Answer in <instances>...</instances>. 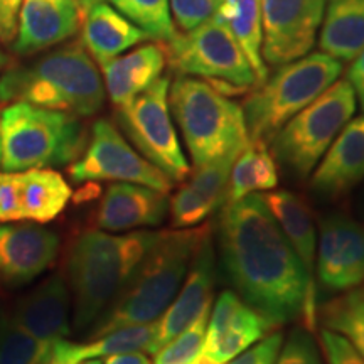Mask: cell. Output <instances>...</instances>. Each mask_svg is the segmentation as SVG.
I'll return each mask as SVG.
<instances>
[{"label": "cell", "instance_id": "obj_1", "mask_svg": "<svg viewBox=\"0 0 364 364\" xmlns=\"http://www.w3.org/2000/svg\"><path fill=\"white\" fill-rule=\"evenodd\" d=\"M218 245L230 284L268 324L304 317L312 329L316 289L263 196L248 194L223 206Z\"/></svg>", "mask_w": 364, "mask_h": 364}, {"label": "cell", "instance_id": "obj_2", "mask_svg": "<svg viewBox=\"0 0 364 364\" xmlns=\"http://www.w3.org/2000/svg\"><path fill=\"white\" fill-rule=\"evenodd\" d=\"M159 231L135 230L124 235L83 231L66 257V279L75 304V327L88 329L115 302L154 247Z\"/></svg>", "mask_w": 364, "mask_h": 364}, {"label": "cell", "instance_id": "obj_3", "mask_svg": "<svg viewBox=\"0 0 364 364\" xmlns=\"http://www.w3.org/2000/svg\"><path fill=\"white\" fill-rule=\"evenodd\" d=\"M0 102L91 117L102 110L105 85L97 65L81 43H70L0 75Z\"/></svg>", "mask_w": 364, "mask_h": 364}, {"label": "cell", "instance_id": "obj_4", "mask_svg": "<svg viewBox=\"0 0 364 364\" xmlns=\"http://www.w3.org/2000/svg\"><path fill=\"white\" fill-rule=\"evenodd\" d=\"M208 228L159 231L154 247L95 326L91 338L157 321L179 292Z\"/></svg>", "mask_w": 364, "mask_h": 364}, {"label": "cell", "instance_id": "obj_5", "mask_svg": "<svg viewBox=\"0 0 364 364\" xmlns=\"http://www.w3.org/2000/svg\"><path fill=\"white\" fill-rule=\"evenodd\" d=\"M0 166L6 172L73 164L86 147L85 127L73 113L14 102L0 112Z\"/></svg>", "mask_w": 364, "mask_h": 364}, {"label": "cell", "instance_id": "obj_6", "mask_svg": "<svg viewBox=\"0 0 364 364\" xmlns=\"http://www.w3.org/2000/svg\"><path fill=\"white\" fill-rule=\"evenodd\" d=\"M169 108L194 167L238 156L250 142L243 108L208 81L177 76L169 86Z\"/></svg>", "mask_w": 364, "mask_h": 364}, {"label": "cell", "instance_id": "obj_7", "mask_svg": "<svg viewBox=\"0 0 364 364\" xmlns=\"http://www.w3.org/2000/svg\"><path fill=\"white\" fill-rule=\"evenodd\" d=\"M343 73L339 59L314 53L277 68L272 78L255 86L243 103L250 140L270 142L294 115L334 85Z\"/></svg>", "mask_w": 364, "mask_h": 364}, {"label": "cell", "instance_id": "obj_8", "mask_svg": "<svg viewBox=\"0 0 364 364\" xmlns=\"http://www.w3.org/2000/svg\"><path fill=\"white\" fill-rule=\"evenodd\" d=\"M354 112L356 93L351 83L336 81L272 136L273 156L294 179H307Z\"/></svg>", "mask_w": 364, "mask_h": 364}, {"label": "cell", "instance_id": "obj_9", "mask_svg": "<svg viewBox=\"0 0 364 364\" xmlns=\"http://www.w3.org/2000/svg\"><path fill=\"white\" fill-rule=\"evenodd\" d=\"M164 48L172 71L208 81L225 97L243 95L258 86L247 54L215 17L188 33H176Z\"/></svg>", "mask_w": 364, "mask_h": 364}, {"label": "cell", "instance_id": "obj_10", "mask_svg": "<svg viewBox=\"0 0 364 364\" xmlns=\"http://www.w3.org/2000/svg\"><path fill=\"white\" fill-rule=\"evenodd\" d=\"M169 86V76H161L130 102L117 107V120L140 156L172 182H182L191 169L172 124Z\"/></svg>", "mask_w": 364, "mask_h": 364}, {"label": "cell", "instance_id": "obj_11", "mask_svg": "<svg viewBox=\"0 0 364 364\" xmlns=\"http://www.w3.org/2000/svg\"><path fill=\"white\" fill-rule=\"evenodd\" d=\"M70 177L73 182H132L166 194L174 186L164 172L132 149L124 135L107 118L95 122L83 156L71 164Z\"/></svg>", "mask_w": 364, "mask_h": 364}, {"label": "cell", "instance_id": "obj_12", "mask_svg": "<svg viewBox=\"0 0 364 364\" xmlns=\"http://www.w3.org/2000/svg\"><path fill=\"white\" fill-rule=\"evenodd\" d=\"M326 0H262V56L282 66L307 56L324 17Z\"/></svg>", "mask_w": 364, "mask_h": 364}, {"label": "cell", "instance_id": "obj_13", "mask_svg": "<svg viewBox=\"0 0 364 364\" xmlns=\"http://www.w3.org/2000/svg\"><path fill=\"white\" fill-rule=\"evenodd\" d=\"M316 275L331 294L349 292L364 284V225L334 213L321 221Z\"/></svg>", "mask_w": 364, "mask_h": 364}, {"label": "cell", "instance_id": "obj_14", "mask_svg": "<svg viewBox=\"0 0 364 364\" xmlns=\"http://www.w3.org/2000/svg\"><path fill=\"white\" fill-rule=\"evenodd\" d=\"M59 235L36 225H0V285L21 287L38 279L56 260Z\"/></svg>", "mask_w": 364, "mask_h": 364}, {"label": "cell", "instance_id": "obj_15", "mask_svg": "<svg viewBox=\"0 0 364 364\" xmlns=\"http://www.w3.org/2000/svg\"><path fill=\"white\" fill-rule=\"evenodd\" d=\"M216 282V255L213 248L211 231L204 238L196 252L193 262L181 285V292L159 317L157 351L186 331L204 311L211 309L213 290ZM156 351V353H157Z\"/></svg>", "mask_w": 364, "mask_h": 364}, {"label": "cell", "instance_id": "obj_16", "mask_svg": "<svg viewBox=\"0 0 364 364\" xmlns=\"http://www.w3.org/2000/svg\"><path fill=\"white\" fill-rule=\"evenodd\" d=\"M83 19L80 0H24L12 51L33 56L78 33Z\"/></svg>", "mask_w": 364, "mask_h": 364}, {"label": "cell", "instance_id": "obj_17", "mask_svg": "<svg viewBox=\"0 0 364 364\" xmlns=\"http://www.w3.org/2000/svg\"><path fill=\"white\" fill-rule=\"evenodd\" d=\"M322 157L311 189L324 201H336L364 179V115L349 120Z\"/></svg>", "mask_w": 364, "mask_h": 364}, {"label": "cell", "instance_id": "obj_18", "mask_svg": "<svg viewBox=\"0 0 364 364\" xmlns=\"http://www.w3.org/2000/svg\"><path fill=\"white\" fill-rule=\"evenodd\" d=\"M169 215L166 193L132 182H118L105 191L95 213V225L103 231H135L162 225Z\"/></svg>", "mask_w": 364, "mask_h": 364}, {"label": "cell", "instance_id": "obj_19", "mask_svg": "<svg viewBox=\"0 0 364 364\" xmlns=\"http://www.w3.org/2000/svg\"><path fill=\"white\" fill-rule=\"evenodd\" d=\"M70 287L56 273L22 297L12 316L41 343L54 346L70 334Z\"/></svg>", "mask_w": 364, "mask_h": 364}, {"label": "cell", "instance_id": "obj_20", "mask_svg": "<svg viewBox=\"0 0 364 364\" xmlns=\"http://www.w3.org/2000/svg\"><path fill=\"white\" fill-rule=\"evenodd\" d=\"M166 63L164 43L144 44L125 56L100 63L105 90L112 103L120 107L147 90L161 78Z\"/></svg>", "mask_w": 364, "mask_h": 364}, {"label": "cell", "instance_id": "obj_21", "mask_svg": "<svg viewBox=\"0 0 364 364\" xmlns=\"http://www.w3.org/2000/svg\"><path fill=\"white\" fill-rule=\"evenodd\" d=\"M150 39L147 33L122 16L108 2L98 0L83 7L81 44L97 63L117 58L127 49Z\"/></svg>", "mask_w": 364, "mask_h": 364}, {"label": "cell", "instance_id": "obj_22", "mask_svg": "<svg viewBox=\"0 0 364 364\" xmlns=\"http://www.w3.org/2000/svg\"><path fill=\"white\" fill-rule=\"evenodd\" d=\"M268 209L284 231V235L297 253L309 280L314 285L316 277V255H317V233L314 226L311 209L302 198L290 191H275L263 196Z\"/></svg>", "mask_w": 364, "mask_h": 364}, {"label": "cell", "instance_id": "obj_23", "mask_svg": "<svg viewBox=\"0 0 364 364\" xmlns=\"http://www.w3.org/2000/svg\"><path fill=\"white\" fill-rule=\"evenodd\" d=\"M159 318L142 326H130L113 331L90 344H73L61 339L53 346L51 361L63 364H80L93 358H107L112 354L144 351L156 354Z\"/></svg>", "mask_w": 364, "mask_h": 364}, {"label": "cell", "instance_id": "obj_24", "mask_svg": "<svg viewBox=\"0 0 364 364\" xmlns=\"http://www.w3.org/2000/svg\"><path fill=\"white\" fill-rule=\"evenodd\" d=\"M318 46L339 61L358 58L364 49V0H326Z\"/></svg>", "mask_w": 364, "mask_h": 364}, {"label": "cell", "instance_id": "obj_25", "mask_svg": "<svg viewBox=\"0 0 364 364\" xmlns=\"http://www.w3.org/2000/svg\"><path fill=\"white\" fill-rule=\"evenodd\" d=\"M73 191L65 177L53 169L19 172V199L22 220L44 225L61 215Z\"/></svg>", "mask_w": 364, "mask_h": 364}, {"label": "cell", "instance_id": "obj_26", "mask_svg": "<svg viewBox=\"0 0 364 364\" xmlns=\"http://www.w3.org/2000/svg\"><path fill=\"white\" fill-rule=\"evenodd\" d=\"M215 19L231 31L262 85L268 78V66L262 56V0H221Z\"/></svg>", "mask_w": 364, "mask_h": 364}, {"label": "cell", "instance_id": "obj_27", "mask_svg": "<svg viewBox=\"0 0 364 364\" xmlns=\"http://www.w3.org/2000/svg\"><path fill=\"white\" fill-rule=\"evenodd\" d=\"M277 184L279 171L268 144L263 140H250L233 164L226 203L238 201L255 191H272Z\"/></svg>", "mask_w": 364, "mask_h": 364}, {"label": "cell", "instance_id": "obj_28", "mask_svg": "<svg viewBox=\"0 0 364 364\" xmlns=\"http://www.w3.org/2000/svg\"><path fill=\"white\" fill-rule=\"evenodd\" d=\"M98 0H80L81 9ZM136 27L147 33L150 39L167 43L176 36V27L171 17L169 0H103Z\"/></svg>", "mask_w": 364, "mask_h": 364}, {"label": "cell", "instance_id": "obj_29", "mask_svg": "<svg viewBox=\"0 0 364 364\" xmlns=\"http://www.w3.org/2000/svg\"><path fill=\"white\" fill-rule=\"evenodd\" d=\"M53 346L31 336L12 314L0 311V364H49Z\"/></svg>", "mask_w": 364, "mask_h": 364}, {"label": "cell", "instance_id": "obj_30", "mask_svg": "<svg viewBox=\"0 0 364 364\" xmlns=\"http://www.w3.org/2000/svg\"><path fill=\"white\" fill-rule=\"evenodd\" d=\"M326 329L344 336L364 359V295L349 290L343 297L327 302L321 311Z\"/></svg>", "mask_w": 364, "mask_h": 364}, {"label": "cell", "instance_id": "obj_31", "mask_svg": "<svg viewBox=\"0 0 364 364\" xmlns=\"http://www.w3.org/2000/svg\"><path fill=\"white\" fill-rule=\"evenodd\" d=\"M270 324L265 318L260 317L257 321L245 322L235 327H230L215 338H206L203 346V353L220 363H228L238 356L243 351H247L250 346L257 343L263 338V334L270 329Z\"/></svg>", "mask_w": 364, "mask_h": 364}, {"label": "cell", "instance_id": "obj_32", "mask_svg": "<svg viewBox=\"0 0 364 364\" xmlns=\"http://www.w3.org/2000/svg\"><path fill=\"white\" fill-rule=\"evenodd\" d=\"M209 311L211 309L204 311L188 329L162 346L156 353L154 364H189L193 361L203 351L204 341H206L209 314H211Z\"/></svg>", "mask_w": 364, "mask_h": 364}, {"label": "cell", "instance_id": "obj_33", "mask_svg": "<svg viewBox=\"0 0 364 364\" xmlns=\"http://www.w3.org/2000/svg\"><path fill=\"white\" fill-rule=\"evenodd\" d=\"M221 0H169L176 24L184 33L216 16Z\"/></svg>", "mask_w": 364, "mask_h": 364}, {"label": "cell", "instance_id": "obj_34", "mask_svg": "<svg viewBox=\"0 0 364 364\" xmlns=\"http://www.w3.org/2000/svg\"><path fill=\"white\" fill-rule=\"evenodd\" d=\"M275 364H322V359L312 336L307 331L297 329L289 336Z\"/></svg>", "mask_w": 364, "mask_h": 364}, {"label": "cell", "instance_id": "obj_35", "mask_svg": "<svg viewBox=\"0 0 364 364\" xmlns=\"http://www.w3.org/2000/svg\"><path fill=\"white\" fill-rule=\"evenodd\" d=\"M321 348L327 364H364L361 354L344 336L326 327L321 331Z\"/></svg>", "mask_w": 364, "mask_h": 364}, {"label": "cell", "instance_id": "obj_36", "mask_svg": "<svg viewBox=\"0 0 364 364\" xmlns=\"http://www.w3.org/2000/svg\"><path fill=\"white\" fill-rule=\"evenodd\" d=\"M22 221L19 172H0V225Z\"/></svg>", "mask_w": 364, "mask_h": 364}, {"label": "cell", "instance_id": "obj_37", "mask_svg": "<svg viewBox=\"0 0 364 364\" xmlns=\"http://www.w3.org/2000/svg\"><path fill=\"white\" fill-rule=\"evenodd\" d=\"M282 341H284V336L280 332L270 334L260 344L253 346L252 349L233 358L230 364H275L282 348Z\"/></svg>", "mask_w": 364, "mask_h": 364}, {"label": "cell", "instance_id": "obj_38", "mask_svg": "<svg viewBox=\"0 0 364 364\" xmlns=\"http://www.w3.org/2000/svg\"><path fill=\"white\" fill-rule=\"evenodd\" d=\"M24 0H0V41L11 44L17 33V19Z\"/></svg>", "mask_w": 364, "mask_h": 364}, {"label": "cell", "instance_id": "obj_39", "mask_svg": "<svg viewBox=\"0 0 364 364\" xmlns=\"http://www.w3.org/2000/svg\"><path fill=\"white\" fill-rule=\"evenodd\" d=\"M353 61L354 63L348 71V81L351 83L354 93H356V98L361 103V108L364 112V49Z\"/></svg>", "mask_w": 364, "mask_h": 364}, {"label": "cell", "instance_id": "obj_40", "mask_svg": "<svg viewBox=\"0 0 364 364\" xmlns=\"http://www.w3.org/2000/svg\"><path fill=\"white\" fill-rule=\"evenodd\" d=\"M105 364H152L150 359L142 354V351L124 353V354H112L105 359Z\"/></svg>", "mask_w": 364, "mask_h": 364}, {"label": "cell", "instance_id": "obj_41", "mask_svg": "<svg viewBox=\"0 0 364 364\" xmlns=\"http://www.w3.org/2000/svg\"><path fill=\"white\" fill-rule=\"evenodd\" d=\"M189 364H223L220 361H216V359H213L211 356H208L206 353H199L198 356H196L193 361H191Z\"/></svg>", "mask_w": 364, "mask_h": 364}, {"label": "cell", "instance_id": "obj_42", "mask_svg": "<svg viewBox=\"0 0 364 364\" xmlns=\"http://www.w3.org/2000/svg\"><path fill=\"white\" fill-rule=\"evenodd\" d=\"M7 61H9V59H7V56H6V53H4L2 49H0V68L6 66Z\"/></svg>", "mask_w": 364, "mask_h": 364}, {"label": "cell", "instance_id": "obj_43", "mask_svg": "<svg viewBox=\"0 0 364 364\" xmlns=\"http://www.w3.org/2000/svg\"><path fill=\"white\" fill-rule=\"evenodd\" d=\"M49 364H63V363H56V361H49Z\"/></svg>", "mask_w": 364, "mask_h": 364}, {"label": "cell", "instance_id": "obj_44", "mask_svg": "<svg viewBox=\"0 0 364 364\" xmlns=\"http://www.w3.org/2000/svg\"><path fill=\"white\" fill-rule=\"evenodd\" d=\"M0 157H2V147H0Z\"/></svg>", "mask_w": 364, "mask_h": 364}, {"label": "cell", "instance_id": "obj_45", "mask_svg": "<svg viewBox=\"0 0 364 364\" xmlns=\"http://www.w3.org/2000/svg\"><path fill=\"white\" fill-rule=\"evenodd\" d=\"M361 292H363V295H364V290H361Z\"/></svg>", "mask_w": 364, "mask_h": 364}]
</instances>
